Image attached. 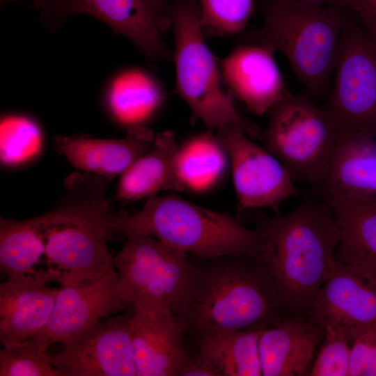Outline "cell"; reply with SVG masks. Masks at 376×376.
Returning a JSON list of instances; mask_svg holds the SVG:
<instances>
[{
  "label": "cell",
  "instance_id": "obj_1",
  "mask_svg": "<svg viewBox=\"0 0 376 376\" xmlns=\"http://www.w3.org/2000/svg\"><path fill=\"white\" fill-rule=\"evenodd\" d=\"M173 312L186 332L263 330L288 314L280 291L257 257L225 256L192 265Z\"/></svg>",
  "mask_w": 376,
  "mask_h": 376
},
{
  "label": "cell",
  "instance_id": "obj_2",
  "mask_svg": "<svg viewBox=\"0 0 376 376\" xmlns=\"http://www.w3.org/2000/svg\"><path fill=\"white\" fill-rule=\"evenodd\" d=\"M254 229L256 257L276 283L288 313L311 319L340 240L331 207L320 198H305L286 214L258 217Z\"/></svg>",
  "mask_w": 376,
  "mask_h": 376
},
{
  "label": "cell",
  "instance_id": "obj_3",
  "mask_svg": "<svg viewBox=\"0 0 376 376\" xmlns=\"http://www.w3.org/2000/svg\"><path fill=\"white\" fill-rule=\"evenodd\" d=\"M107 182L93 173H73L64 180L58 205L42 214L47 269L56 273L61 285L113 265L105 241L111 214Z\"/></svg>",
  "mask_w": 376,
  "mask_h": 376
},
{
  "label": "cell",
  "instance_id": "obj_4",
  "mask_svg": "<svg viewBox=\"0 0 376 376\" xmlns=\"http://www.w3.org/2000/svg\"><path fill=\"white\" fill-rule=\"evenodd\" d=\"M263 26L250 42L281 53L312 97L327 89L335 71L341 33L354 14L336 6H315L298 0H258Z\"/></svg>",
  "mask_w": 376,
  "mask_h": 376
},
{
  "label": "cell",
  "instance_id": "obj_5",
  "mask_svg": "<svg viewBox=\"0 0 376 376\" xmlns=\"http://www.w3.org/2000/svg\"><path fill=\"white\" fill-rule=\"evenodd\" d=\"M109 230L125 237L148 234L199 260L225 256L256 257L259 251L255 229L230 215L187 201L173 191L148 197L136 213L111 214Z\"/></svg>",
  "mask_w": 376,
  "mask_h": 376
},
{
  "label": "cell",
  "instance_id": "obj_6",
  "mask_svg": "<svg viewBox=\"0 0 376 376\" xmlns=\"http://www.w3.org/2000/svg\"><path fill=\"white\" fill-rule=\"evenodd\" d=\"M200 15L199 0H172L175 93L210 130L232 123L248 136L257 138L261 134L258 127L239 113L234 96L223 86L218 58L204 41Z\"/></svg>",
  "mask_w": 376,
  "mask_h": 376
},
{
  "label": "cell",
  "instance_id": "obj_7",
  "mask_svg": "<svg viewBox=\"0 0 376 376\" xmlns=\"http://www.w3.org/2000/svg\"><path fill=\"white\" fill-rule=\"evenodd\" d=\"M260 134L265 148L286 168L295 182L319 179L336 142L338 127L307 93L288 91L268 111Z\"/></svg>",
  "mask_w": 376,
  "mask_h": 376
},
{
  "label": "cell",
  "instance_id": "obj_8",
  "mask_svg": "<svg viewBox=\"0 0 376 376\" xmlns=\"http://www.w3.org/2000/svg\"><path fill=\"white\" fill-rule=\"evenodd\" d=\"M113 265L118 275L121 299L135 308H166L180 301L191 264L187 253L146 233H133Z\"/></svg>",
  "mask_w": 376,
  "mask_h": 376
},
{
  "label": "cell",
  "instance_id": "obj_9",
  "mask_svg": "<svg viewBox=\"0 0 376 376\" xmlns=\"http://www.w3.org/2000/svg\"><path fill=\"white\" fill-rule=\"evenodd\" d=\"M334 81L322 106L339 130L376 139V43L353 14L343 29Z\"/></svg>",
  "mask_w": 376,
  "mask_h": 376
},
{
  "label": "cell",
  "instance_id": "obj_10",
  "mask_svg": "<svg viewBox=\"0 0 376 376\" xmlns=\"http://www.w3.org/2000/svg\"><path fill=\"white\" fill-rule=\"evenodd\" d=\"M216 135L229 159L240 210L268 208L278 214L281 203L297 194L286 168L235 124L219 127Z\"/></svg>",
  "mask_w": 376,
  "mask_h": 376
},
{
  "label": "cell",
  "instance_id": "obj_11",
  "mask_svg": "<svg viewBox=\"0 0 376 376\" xmlns=\"http://www.w3.org/2000/svg\"><path fill=\"white\" fill-rule=\"evenodd\" d=\"M132 307L97 322L47 354L61 376H136L132 350Z\"/></svg>",
  "mask_w": 376,
  "mask_h": 376
},
{
  "label": "cell",
  "instance_id": "obj_12",
  "mask_svg": "<svg viewBox=\"0 0 376 376\" xmlns=\"http://www.w3.org/2000/svg\"><path fill=\"white\" fill-rule=\"evenodd\" d=\"M311 320L343 331L350 343L376 331V279L358 266L336 260L318 294Z\"/></svg>",
  "mask_w": 376,
  "mask_h": 376
},
{
  "label": "cell",
  "instance_id": "obj_13",
  "mask_svg": "<svg viewBox=\"0 0 376 376\" xmlns=\"http://www.w3.org/2000/svg\"><path fill=\"white\" fill-rule=\"evenodd\" d=\"M114 268L61 285L50 319L40 331L49 345L64 343L101 318L132 307L120 297Z\"/></svg>",
  "mask_w": 376,
  "mask_h": 376
},
{
  "label": "cell",
  "instance_id": "obj_14",
  "mask_svg": "<svg viewBox=\"0 0 376 376\" xmlns=\"http://www.w3.org/2000/svg\"><path fill=\"white\" fill-rule=\"evenodd\" d=\"M38 9L50 22L73 14L91 15L127 38L149 59L159 61L171 56L147 0H54Z\"/></svg>",
  "mask_w": 376,
  "mask_h": 376
},
{
  "label": "cell",
  "instance_id": "obj_15",
  "mask_svg": "<svg viewBox=\"0 0 376 376\" xmlns=\"http://www.w3.org/2000/svg\"><path fill=\"white\" fill-rule=\"evenodd\" d=\"M57 281L50 269L0 285V342L3 347L21 343L40 331L52 314L59 288L47 284Z\"/></svg>",
  "mask_w": 376,
  "mask_h": 376
},
{
  "label": "cell",
  "instance_id": "obj_16",
  "mask_svg": "<svg viewBox=\"0 0 376 376\" xmlns=\"http://www.w3.org/2000/svg\"><path fill=\"white\" fill-rule=\"evenodd\" d=\"M312 188L326 203L376 196V139L338 130L326 166Z\"/></svg>",
  "mask_w": 376,
  "mask_h": 376
},
{
  "label": "cell",
  "instance_id": "obj_17",
  "mask_svg": "<svg viewBox=\"0 0 376 376\" xmlns=\"http://www.w3.org/2000/svg\"><path fill=\"white\" fill-rule=\"evenodd\" d=\"M132 350L136 376H180L189 356L184 327L169 308L132 307Z\"/></svg>",
  "mask_w": 376,
  "mask_h": 376
},
{
  "label": "cell",
  "instance_id": "obj_18",
  "mask_svg": "<svg viewBox=\"0 0 376 376\" xmlns=\"http://www.w3.org/2000/svg\"><path fill=\"white\" fill-rule=\"evenodd\" d=\"M274 52L266 45L249 42L218 59L228 90L257 116L268 113L288 92Z\"/></svg>",
  "mask_w": 376,
  "mask_h": 376
},
{
  "label": "cell",
  "instance_id": "obj_19",
  "mask_svg": "<svg viewBox=\"0 0 376 376\" xmlns=\"http://www.w3.org/2000/svg\"><path fill=\"white\" fill-rule=\"evenodd\" d=\"M155 138L150 129L138 126L130 128L126 136L121 139L58 136L53 146L76 169L99 175L109 182L146 153Z\"/></svg>",
  "mask_w": 376,
  "mask_h": 376
},
{
  "label": "cell",
  "instance_id": "obj_20",
  "mask_svg": "<svg viewBox=\"0 0 376 376\" xmlns=\"http://www.w3.org/2000/svg\"><path fill=\"white\" fill-rule=\"evenodd\" d=\"M325 329L311 319L287 314L275 326L260 331L258 351L262 375H306Z\"/></svg>",
  "mask_w": 376,
  "mask_h": 376
},
{
  "label": "cell",
  "instance_id": "obj_21",
  "mask_svg": "<svg viewBox=\"0 0 376 376\" xmlns=\"http://www.w3.org/2000/svg\"><path fill=\"white\" fill-rule=\"evenodd\" d=\"M327 203L340 233L335 260L358 266L376 279V196H355Z\"/></svg>",
  "mask_w": 376,
  "mask_h": 376
},
{
  "label": "cell",
  "instance_id": "obj_22",
  "mask_svg": "<svg viewBox=\"0 0 376 376\" xmlns=\"http://www.w3.org/2000/svg\"><path fill=\"white\" fill-rule=\"evenodd\" d=\"M178 148L171 131L158 133L152 148L120 175L115 198L132 201L162 191H183L175 166Z\"/></svg>",
  "mask_w": 376,
  "mask_h": 376
},
{
  "label": "cell",
  "instance_id": "obj_23",
  "mask_svg": "<svg viewBox=\"0 0 376 376\" xmlns=\"http://www.w3.org/2000/svg\"><path fill=\"white\" fill-rule=\"evenodd\" d=\"M261 330L214 331L198 334L194 357L214 376L262 375L258 351Z\"/></svg>",
  "mask_w": 376,
  "mask_h": 376
},
{
  "label": "cell",
  "instance_id": "obj_24",
  "mask_svg": "<svg viewBox=\"0 0 376 376\" xmlns=\"http://www.w3.org/2000/svg\"><path fill=\"white\" fill-rule=\"evenodd\" d=\"M107 99L114 118L132 128L143 126L159 111L165 93L160 82L149 72L130 68L113 79Z\"/></svg>",
  "mask_w": 376,
  "mask_h": 376
},
{
  "label": "cell",
  "instance_id": "obj_25",
  "mask_svg": "<svg viewBox=\"0 0 376 376\" xmlns=\"http://www.w3.org/2000/svg\"><path fill=\"white\" fill-rule=\"evenodd\" d=\"M229 159L212 132L188 139L178 148L176 171L184 189L203 192L214 187L224 177Z\"/></svg>",
  "mask_w": 376,
  "mask_h": 376
},
{
  "label": "cell",
  "instance_id": "obj_26",
  "mask_svg": "<svg viewBox=\"0 0 376 376\" xmlns=\"http://www.w3.org/2000/svg\"><path fill=\"white\" fill-rule=\"evenodd\" d=\"M45 252L42 215L21 221L0 218V269L8 279L36 274Z\"/></svg>",
  "mask_w": 376,
  "mask_h": 376
},
{
  "label": "cell",
  "instance_id": "obj_27",
  "mask_svg": "<svg viewBox=\"0 0 376 376\" xmlns=\"http://www.w3.org/2000/svg\"><path fill=\"white\" fill-rule=\"evenodd\" d=\"M42 134L32 119L21 115L3 116L0 124V159L5 166L24 164L41 151Z\"/></svg>",
  "mask_w": 376,
  "mask_h": 376
},
{
  "label": "cell",
  "instance_id": "obj_28",
  "mask_svg": "<svg viewBox=\"0 0 376 376\" xmlns=\"http://www.w3.org/2000/svg\"><path fill=\"white\" fill-rule=\"evenodd\" d=\"M49 343L40 331L0 351V376H61L45 353Z\"/></svg>",
  "mask_w": 376,
  "mask_h": 376
},
{
  "label": "cell",
  "instance_id": "obj_29",
  "mask_svg": "<svg viewBox=\"0 0 376 376\" xmlns=\"http://www.w3.org/2000/svg\"><path fill=\"white\" fill-rule=\"evenodd\" d=\"M203 31L219 36L240 33L254 9V0H199Z\"/></svg>",
  "mask_w": 376,
  "mask_h": 376
},
{
  "label": "cell",
  "instance_id": "obj_30",
  "mask_svg": "<svg viewBox=\"0 0 376 376\" xmlns=\"http://www.w3.org/2000/svg\"><path fill=\"white\" fill-rule=\"evenodd\" d=\"M324 343L313 366L312 376H348L349 340L341 331L324 328Z\"/></svg>",
  "mask_w": 376,
  "mask_h": 376
},
{
  "label": "cell",
  "instance_id": "obj_31",
  "mask_svg": "<svg viewBox=\"0 0 376 376\" xmlns=\"http://www.w3.org/2000/svg\"><path fill=\"white\" fill-rule=\"evenodd\" d=\"M352 344L348 376H376V331L357 336Z\"/></svg>",
  "mask_w": 376,
  "mask_h": 376
},
{
  "label": "cell",
  "instance_id": "obj_32",
  "mask_svg": "<svg viewBox=\"0 0 376 376\" xmlns=\"http://www.w3.org/2000/svg\"><path fill=\"white\" fill-rule=\"evenodd\" d=\"M359 22L376 43V0H355Z\"/></svg>",
  "mask_w": 376,
  "mask_h": 376
},
{
  "label": "cell",
  "instance_id": "obj_33",
  "mask_svg": "<svg viewBox=\"0 0 376 376\" xmlns=\"http://www.w3.org/2000/svg\"><path fill=\"white\" fill-rule=\"evenodd\" d=\"M172 0H147V2L162 31L166 30L171 24L170 7Z\"/></svg>",
  "mask_w": 376,
  "mask_h": 376
},
{
  "label": "cell",
  "instance_id": "obj_34",
  "mask_svg": "<svg viewBox=\"0 0 376 376\" xmlns=\"http://www.w3.org/2000/svg\"><path fill=\"white\" fill-rule=\"evenodd\" d=\"M180 376H214V373L195 357H189Z\"/></svg>",
  "mask_w": 376,
  "mask_h": 376
},
{
  "label": "cell",
  "instance_id": "obj_35",
  "mask_svg": "<svg viewBox=\"0 0 376 376\" xmlns=\"http://www.w3.org/2000/svg\"><path fill=\"white\" fill-rule=\"evenodd\" d=\"M306 4L315 6H336L348 9L356 13L357 3L355 0H298Z\"/></svg>",
  "mask_w": 376,
  "mask_h": 376
},
{
  "label": "cell",
  "instance_id": "obj_36",
  "mask_svg": "<svg viewBox=\"0 0 376 376\" xmlns=\"http://www.w3.org/2000/svg\"><path fill=\"white\" fill-rule=\"evenodd\" d=\"M17 0H0L1 4H4ZM36 6L38 8L54 1V0H34Z\"/></svg>",
  "mask_w": 376,
  "mask_h": 376
}]
</instances>
